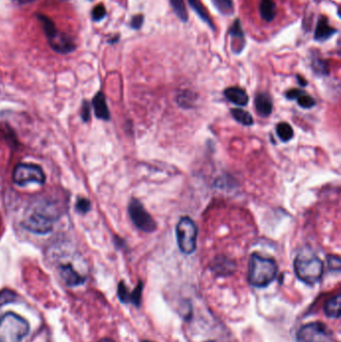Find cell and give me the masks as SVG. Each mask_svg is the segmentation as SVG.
Returning a JSON list of instances; mask_svg holds the SVG:
<instances>
[{
    "instance_id": "cell-1",
    "label": "cell",
    "mask_w": 341,
    "mask_h": 342,
    "mask_svg": "<svg viewBox=\"0 0 341 342\" xmlns=\"http://www.w3.org/2000/svg\"><path fill=\"white\" fill-rule=\"evenodd\" d=\"M57 218L58 210L55 204L40 200L31 204L26 210L22 225L32 233L46 234L52 230Z\"/></svg>"
},
{
    "instance_id": "cell-2",
    "label": "cell",
    "mask_w": 341,
    "mask_h": 342,
    "mask_svg": "<svg viewBox=\"0 0 341 342\" xmlns=\"http://www.w3.org/2000/svg\"><path fill=\"white\" fill-rule=\"evenodd\" d=\"M293 265L297 277L306 284L317 283L323 275L324 264L310 248H303L296 255Z\"/></svg>"
},
{
    "instance_id": "cell-3",
    "label": "cell",
    "mask_w": 341,
    "mask_h": 342,
    "mask_svg": "<svg viewBox=\"0 0 341 342\" xmlns=\"http://www.w3.org/2000/svg\"><path fill=\"white\" fill-rule=\"evenodd\" d=\"M278 266L276 261L270 257H264L253 253L249 259L248 281L254 287H266L276 277Z\"/></svg>"
},
{
    "instance_id": "cell-4",
    "label": "cell",
    "mask_w": 341,
    "mask_h": 342,
    "mask_svg": "<svg viewBox=\"0 0 341 342\" xmlns=\"http://www.w3.org/2000/svg\"><path fill=\"white\" fill-rule=\"evenodd\" d=\"M29 323L21 316L8 312L0 318V342H21L29 333Z\"/></svg>"
},
{
    "instance_id": "cell-5",
    "label": "cell",
    "mask_w": 341,
    "mask_h": 342,
    "mask_svg": "<svg viewBox=\"0 0 341 342\" xmlns=\"http://www.w3.org/2000/svg\"><path fill=\"white\" fill-rule=\"evenodd\" d=\"M176 239L180 251L184 254H191L196 249L197 226L195 222L187 216L180 218L176 225Z\"/></svg>"
},
{
    "instance_id": "cell-6",
    "label": "cell",
    "mask_w": 341,
    "mask_h": 342,
    "mask_svg": "<svg viewBox=\"0 0 341 342\" xmlns=\"http://www.w3.org/2000/svg\"><path fill=\"white\" fill-rule=\"evenodd\" d=\"M57 271L62 281L69 287L83 284L87 279V269L83 268L80 259L61 261L57 265Z\"/></svg>"
},
{
    "instance_id": "cell-7",
    "label": "cell",
    "mask_w": 341,
    "mask_h": 342,
    "mask_svg": "<svg viewBox=\"0 0 341 342\" xmlns=\"http://www.w3.org/2000/svg\"><path fill=\"white\" fill-rule=\"evenodd\" d=\"M128 213L132 223L141 231L150 233L156 230L157 224L153 217L147 212L143 204L136 198H132L128 205Z\"/></svg>"
},
{
    "instance_id": "cell-8",
    "label": "cell",
    "mask_w": 341,
    "mask_h": 342,
    "mask_svg": "<svg viewBox=\"0 0 341 342\" xmlns=\"http://www.w3.org/2000/svg\"><path fill=\"white\" fill-rule=\"evenodd\" d=\"M45 179L42 168L35 164L20 163L13 171V181L19 186H25L29 183L42 185L45 183Z\"/></svg>"
},
{
    "instance_id": "cell-9",
    "label": "cell",
    "mask_w": 341,
    "mask_h": 342,
    "mask_svg": "<svg viewBox=\"0 0 341 342\" xmlns=\"http://www.w3.org/2000/svg\"><path fill=\"white\" fill-rule=\"evenodd\" d=\"M330 337L327 326L319 321L307 323L297 332L298 342H329Z\"/></svg>"
},
{
    "instance_id": "cell-10",
    "label": "cell",
    "mask_w": 341,
    "mask_h": 342,
    "mask_svg": "<svg viewBox=\"0 0 341 342\" xmlns=\"http://www.w3.org/2000/svg\"><path fill=\"white\" fill-rule=\"evenodd\" d=\"M48 38V43L50 47L61 54L70 53L75 49V44L73 39L67 34L55 29L50 34L46 35Z\"/></svg>"
},
{
    "instance_id": "cell-11",
    "label": "cell",
    "mask_w": 341,
    "mask_h": 342,
    "mask_svg": "<svg viewBox=\"0 0 341 342\" xmlns=\"http://www.w3.org/2000/svg\"><path fill=\"white\" fill-rule=\"evenodd\" d=\"M211 269L218 276H228L234 273L236 264L232 259L224 255H218L212 260Z\"/></svg>"
},
{
    "instance_id": "cell-12",
    "label": "cell",
    "mask_w": 341,
    "mask_h": 342,
    "mask_svg": "<svg viewBox=\"0 0 341 342\" xmlns=\"http://www.w3.org/2000/svg\"><path fill=\"white\" fill-rule=\"evenodd\" d=\"M224 96L228 101L239 107H244L248 104L249 97L243 88L232 86L224 90Z\"/></svg>"
},
{
    "instance_id": "cell-13",
    "label": "cell",
    "mask_w": 341,
    "mask_h": 342,
    "mask_svg": "<svg viewBox=\"0 0 341 342\" xmlns=\"http://www.w3.org/2000/svg\"><path fill=\"white\" fill-rule=\"evenodd\" d=\"M260 18L265 23H271L277 16L278 7L274 0H260L258 5Z\"/></svg>"
},
{
    "instance_id": "cell-14",
    "label": "cell",
    "mask_w": 341,
    "mask_h": 342,
    "mask_svg": "<svg viewBox=\"0 0 341 342\" xmlns=\"http://www.w3.org/2000/svg\"><path fill=\"white\" fill-rule=\"evenodd\" d=\"M229 35L231 37V46L235 53H239L245 44L244 33L240 24V21L236 19L229 29Z\"/></svg>"
},
{
    "instance_id": "cell-15",
    "label": "cell",
    "mask_w": 341,
    "mask_h": 342,
    "mask_svg": "<svg viewBox=\"0 0 341 342\" xmlns=\"http://www.w3.org/2000/svg\"><path fill=\"white\" fill-rule=\"evenodd\" d=\"M255 109L259 116L268 117L273 110V102L268 93H259L255 97Z\"/></svg>"
},
{
    "instance_id": "cell-16",
    "label": "cell",
    "mask_w": 341,
    "mask_h": 342,
    "mask_svg": "<svg viewBox=\"0 0 341 342\" xmlns=\"http://www.w3.org/2000/svg\"><path fill=\"white\" fill-rule=\"evenodd\" d=\"M335 33L336 29L329 25L327 18L325 16H320L314 32V39L317 41H324L329 39Z\"/></svg>"
},
{
    "instance_id": "cell-17",
    "label": "cell",
    "mask_w": 341,
    "mask_h": 342,
    "mask_svg": "<svg viewBox=\"0 0 341 342\" xmlns=\"http://www.w3.org/2000/svg\"><path fill=\"white\" fill-rule=\"evenodd\" d=\"M92 105L94 109L95 116L102 120H109L110 119V112L106 103L105 96L102 92H98L95 94L92 100Z\"/></svg>"
},
{
    "instance_id": "cell-18",
    "label": "cell",
    "mask_w": 341,
    "mask_h": 342,
    "mask_svg": "<svg viewBox=\"0 0 341 342\" xmlns=\"http://www.w3.org/2000/svg\"><path fill=\"white\" fill-rule=\"evenodd\" d=\"M341 296L339 294L329 298L324 303V313L331 318L338 319L341 315Z\"/></svg>"
},
{
    "instance_id": "cell-19",
    "label": "cell",
    "mask_w": 341,
    "mask_h": 342,
    "mask_svg": "<svg viewBox=\"0 0 341 342\" xmlns=\"http://www.w3.org/2000/svg\"><path fill=\"white\" fill-rule=\"evenodd\" d=\"M189 5L191 6V8L195 11V13L206 23L209 25V27L211 29H214V24L208 14V12L206 11V9L204 8V6L202 5L200 0H187Z\"/></svg>"
},
{
    "instance_id": "cell-20",
    "label": "cell",
    "mask_w": 341,
    "mask_h": 342,
    "mask_svg": "<svg viewBox=\"0 0 341 342\" xmlns=\"http://www.w3.org/2000/svg\"><path fill=\"white\" fill-rule=\"evenodd\" d=\"M231 112V115L233 116V118L241 123L242 125H245V126H251L253 124V117L251 116V114L242 109V108H239V107H236V108H232L230 110Z\"/></svg>"
},
{
    "instance_id": "cell-21",
    "label": "cell",
    "mask_w": 341,
    "mask_h": 342,
    "mask_svg": "<svg viewBox=\"0 0 341 342\" xmlns=\"http://www.w3.org/2000/svg\"><path fill=\"white\" fill-rule=\"evenodd\" d=\"M276 133L279 139L283 142H287L292 139L294 132L291 125L287 122H280L276 125Z\"/></svg>"
},
{
    "instance_id": "cell-22",
    "label": "cell",
    "mask_w": 341,
    "mask_h": 342,
    "mask_svg": "<svg viewBox=\"0 0 341 342\" xmlns=\"http://www.w3.org/2000/svg\"><path fill=\"white\" fill-rule=\"evenodd\" d=\"M171 6L176 16L183 22L188 20V13L184 0H170Z\"/></svg>"
},
{
    "instance_id": "cell-23",
    "label": "cell",
    "mask_w": 341,
    "mask_h": 342,
    "mask_svg": "<svg viewBox=\"0 0 341 342\" xmlns=\"http://www.w3.org/2000/svg\"><path fill=\"white\" fill-rule=\"evenodd\" d=\"M213 5L223 15H231L234 11L232 0H212Z\"/></svg>"
},
{
    "instance_id": "cell-24",
    "label": "cell",
    "mask_w": 341,
    "mask_h": 342,
    "mask_svg": "<svg viewBox=\"0 0 341 342\" xmlns=\"http://www.w3.org/2000/svg\"><path fill=\"white\" fill-rule=\"evenodd\" d=\"M295 100L297 101L299 106H301L302 108H305V109L312 108L316 104V101L313 99V97L308 95L303 90H301V92L299 93V95L296 97Z\"/></svg>"
},
{
    "instance_id": "cell-25",
    "label": "cell",
    "mask_w": 341,
    "mask_h": 342,
    "mask_svg": "<svg viewBox=\"0 0 341 342\" xmlns=\"http://www.w3.org/2000/svg\"><path fill=\"white\" fill-rule=\"evenodd\" d=\"M16 299H17V294L14 291L7 289V288L2 289L0 291V307L8 303L14 302Z\"/></svg>"
},
{
    "instance_id": "cell-26",
    "label": "cell",
    "mask_w": 341,
    "mask_h": 342,
    "mask_svg": "<svg viewBox=\"0 0 341 342\" xmlns=\"http://www.w3.org/2000/svg\"><path fill=\"white\" fill-rule=\"evenodd\" d=\"M143 290V283L141 281L138 282L137 286L134 288L133 291L130 292V299L129 302L134 304L135 306H139L141 303V295Z\"/></svg>"
},
{
    "instance_id": "cell-27",
    "label": "cell",
    "mask_w": 341,
    "mask_h": 342,
    "mask_svg": "<svg viewBox=\"0 0 341 342\" xmlns=\"http://www.w3.org/2000/svg\"><path fill=\"white\" fill-rule=\"evenodd\" d=\"M327 266L330 271L333 272H340L341 260L340 257L337 255H327Z\"/></svg>"
},
{
    "instance_id": "cell-28",
    "label": "cell",
    "mask_w": 341,
    "mask_h": 342,
    "mask_svg": "<svg viewBox=\"0 0 341 342\" xmlns=\"http://www.w3.org/2000/svg\"><path fill=\"white\" fill-rule=\"evenodd\" d=\"M117 294H118V298L120 299V301H122L123 303H128L129 302L130 291L128 290L127 286L125 285V283L123 281L119 282V284H118Z\"/></svg>"
},
{
    "instance_id": "cell-29",
    "label": "cell",
    "mask_w": 341,
    "mask_h": 342,
    "mask_svg": "<svg viewBox=\"0 0 341 342\" xmlns=\"http://www.w3.org/2000/svg\"><path fill=\"white\" fill-rule=\"evenodd\" d=\"M106 15V9L102 4L96 5L92 10V18L95 21L102 20Z\"/></svg>"
},
{
    "instance_id": "cell-30",
    "label": "cell",
    "mask_w": 341,
    "mask_h": 342,
    "mask_svg": "<svg viewBox=\"0 0 341 342\" xmlns=\"http://www.w3.org/2000/svg\"><path fill=\"white\" fill-rule=\"evenodd\" d=\"M90 201L86 198H79L76 203V209L80 213H87L90 210Z\"/></svg>"
},
{
    "instance_id": "cell-31",
    "label": "cell",
    "mask_w": 341,
    "mask_h": 342,
    "mask_svg": "<svg viewBox=\"0 0 341 342\" xmlns=\"http://www.w3.org/2000/svg\"><path fill=\"white\" fill-rule=\"evenodd\" d=\"M313 68H314L316 73H320V74H326L327 73V68H326V64L324 61L317 59L313 64Z\"/></svg>"
},
{
    "instance_id": "cell-32",
    "label": "cell",
    "mask_w": 341,
    "mask_h": 342,
    "mask_svg": "<svg viewBox=\"0 0 341 342\" xmlns=\"http://www.w3.org/2000/svg\"><path fill=\"white\" fill-rule=\"evenodd\" d=\"M143 15L142 14H137L131 19V27L134 29H139L142 24H143Z\"/></svg>"
},
{
    "instance_id": "cell-33",
    "label": "cell",
    "mask_w": 341,
    "mask_h": 342,
    "mask_svg": "<svg viewBox=\"0 0 341 342\" xmlns=\"http://www.w3.org/2000/svg\"><path fill=\"white\" fill-rule=\"evenodd\" d=\"M81 117L84 121H88L90 119V106L87 101L83 102L82 109H81Z\"/></svg>"
},
{
    "instance_id": "cell-34",
    "label": "cell",
    "mask_w": 341,
    "mask_h": 342,
    "mask_svg": "<svg viewBox=\"0 0 341 342\" xmlns=\"http://www.w3.org/2000/svg\"><path fill=\"white\" fill-rule=\"evenodd\" d=\"M297 80H298V83L301 85V86H306L307 85V81L300 75H297Z\"/></svg>"
},
{
    "instance_id": "cell-35",
    "label": "cell",
    "mask_w": 341,
    "mask_h": 342,
    "mask_svg": "<svg viewBox=\"0 0 341 342\" xmlns=\"http://www.w3.org/2000/svg\"><path fill=\"white\" fill-rule=\"evenodd\" d=\"M98 342H115L114 340H112V339H110V338H102L101 340H99Z\"/></svg>"
},
{
    "instance_id": "cell-36",
    "label": "cell",
    "mask_w": 341,
    "mask_h": 342,
    "mask_svg": "<svg viewBox=\"0 0 341 342\" xmlns=\"http://www.w3.org/2000/svg\"><path fill=\"white\" fill-rule=\"evenodd\" d=\"M143 342H152V341H143Z\"/></svg>"
},
{
    "instance_id": "cell-37",
    "label": "cell",
    "mask_w": 341,
    "mask_h": 342,
    "mask_svg": "<svg viewBox=\"0 0 341 342\" xmlns=\"http://www.w3.org/2000/svg\"><path fill=\"white\" fill-rule=\"evenodd\" d=\"M206 342H214V341H206Z\"/></svg>"
}]
</instances>
